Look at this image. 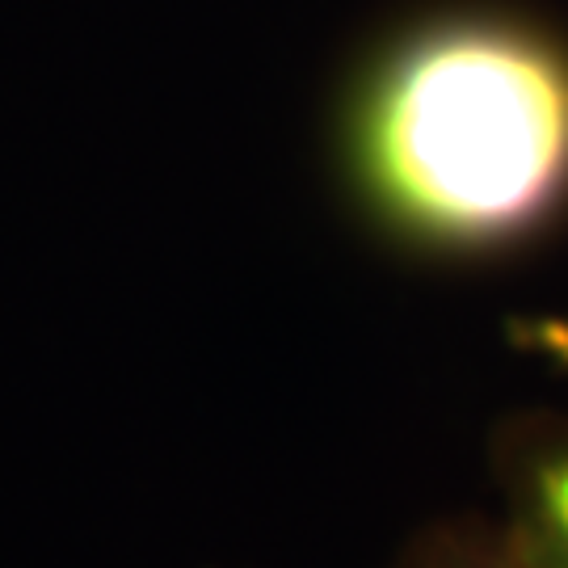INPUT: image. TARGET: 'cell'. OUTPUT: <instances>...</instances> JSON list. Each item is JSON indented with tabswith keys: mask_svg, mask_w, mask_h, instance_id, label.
Segmentation results:
<instances>
[{
	"mask_svg": "<svg viewBox=\"0 0 568 568\" xmlns=\"http://www.w3.org/2000/svg\"><path fill=\"white\" fill-rule=\"evenodd\" d=\"M345 190L417 257L485 262L568 215V34L514 4H450L358 68L337 122Z\"/></svg>",
	"mask_w": 568,
	"mask_h": 568,
	"instance_id": "obj_1",
	"label": "cell"
},
{
	"mask_svg": "<svg viewBox=\"0 0 568 568\" xmlns=\"http://www.w3.org/2000/svg\"><path fill=\"white\" fill-rule=\"evenodd\" d=\"M497 523L530 568H568V413L523 408L488 434Z\"/></svg>",
	"mask_w": 568,
	"mask_h": 568,
	"instance_id": "obj_2",
	"label": "cell"
},
{
	"mask_svg": "<svg viewBox=\"0 0 568 568\" xmlns=\"http://www.w3.org/2000/svg\"><path fill=\"white\" fill-rule=\"evenodd\" d=\"M392 568H530L497 518H443L413 530Z\"/></svg>",
	"mask_w": 568,
	"mask_h": 568,
	"instance_id": "obj_3",
	"label": "cell"
},
{
	"mask_svg": "<svg viewBox=\"0 0 568 568\" xmlns=\"http://www.w3.org/2000/svg\"><path fill=\"white\" fill-rule=\"evenodd\" d=\"M509 349L527 354L535 363L568 375V312H535V316H509L506 321Z\"/></svg>",
	"mask_w": 568,
	"mask_h": 568,
	"instance_id": "obj_4",
	"label": "cell"
}]
</instances>
